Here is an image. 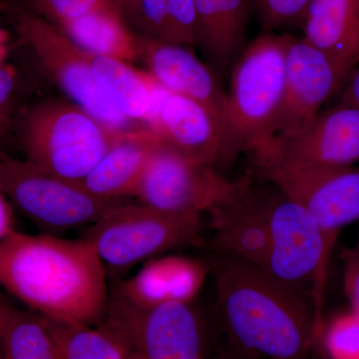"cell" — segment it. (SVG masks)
<instances>
[{"instance_id":"6da1fadb","label":"cell","mask_w":359,"mask_h":359,"mask_svg":"<svg viewBox=\"0 0 359 359\" xmlns=\"http://www.w3.org/2000/svg\"><path fill=\"white\" fill-rule=\"evenodd\" d=\"M215 256L210 273L230 344L262 359H309L323 323L314 302L257 264Z\"/></svg>"},{"instance_id":"7a4b0ae2","label":"cell","mask_w":359,"mask_h":359,"mask_svg":"<svg viewBox=\"0 0 359 359\" xmlns=\"http://www.w3.org/2000/svg\"><path fill=\"white\" fill-rule=\"evenodd\" d=\"M107 273L86 238L13 231L0 244V287L35 313L91 327L109 302Z\"/></svg>"},{"instance_id":"3957f363","label":"cell","mask_w":359,"mask_h":359,"mask_svg":"<svg viewBox=\"0 0 359 359\" xmlns=\"http://www.w3.org/2000/svg\"><path fill=\"white\" fill-rule=\"evenodd\" d=\"M126 131L111 128L74 103L55 100L28 111L18 135L26 160L80 184Z\"/></svg>"},{"instance_id":"277c9868","label":"cell","mask_w":359,"mask_h":359,"mask_svg":"<svg viewBox=\"0 0 359 359\" xmlns=\"http://www.w3.org/2000/svg\"><path fill=\"white\" fill-rule=\"evenodd\" d=\"M290 37L261 35L233 63L226 94V130L237 157L254 154L268 143L285 91Z\"/></svg>"},{"instance_id":"5b68a950","label":"cell","mask_w":359,"mask_h":359,"mask_svg":"<svg viewBox=\"0 0 359 359\" xmlns=\"http://www.w3.org/2000/svg\"><path fill=\"white\" fill-rule=\"evenodd\" d=\"M82 238L95 248L106 273L119 276L169 250L203 244L201 215L117 202Z\"/></svg>"},{"instance_id":"8992f818","label":"cell","mask_w":359,"mask_h":359,"mask_svg":"<svg viewBox=\"0 0 359 359\" xmlns=\"http://www.w3.org/2000/svg\"><path fill=\"white\" fill-rule=\"evenodd\" d=\"M266 212L269 250L264 271L309 297L321 316L328 257L334 242L302 205L269 181Z\"/></svg>"},{"instance_id":"52a82bcc","label":"cell","mask_w":359,"mask_h":359,"mask_svg":"<svg viewBox=\"0 0 359 359\" xmlns=\"http://www.w3.org/2000/svg\"><path fill=\"white\" fill-rule=\"evenodd\" d=\"M0 189L13 204L46 233L95 224L118 201L94 197L81 184L59 178L0 151Z\"/></svg>"},{"instance_id":"ba28073f","label":"cell","mask_w":359,"mask_h":359,"mask_svg":"<svg viewBox=\"0 0 359 359\" xmlns=\"http://www.w3.org/2000/svg\"><path fill=\"white\" fill-rule=\"evenodd\" d=\"M104 318L105 330L142 359H204V328L191 302L141 309L114 292Z\"/></svg>"},{"instance_id":"9c48e42d","label":"cell","mask_w":359,"mask_h":359,"mask_svg":"<svg viewBox=\"0 0 359 359\" xmlns=\"http://www.w3.org/2000/svg\"><path fill=\"white\" fill-rule=\"evenodd\" d=\"M15 25L40 67L75 105L111 128L131 130L99 88L86 51L39 14L20 13Z\"/></svg>"},{"instance_id":"30bf717a","label":"cell","mask_w":359,"mask_h":359,"mask_svg":"<svg viewBox=\"0 0 359 359\" xmlns=\"http://www.w3.org/2000/svg\"><path fill=\"white\" fill-rule=\"evenodd\" d=\"M257 176L302 205L332 242L340 229L359 219V168L313 166L261 161Z\"/></svg>"},{"instance_id":"8fae6325","label":"cell","mask_w":359,"mask_h":359,"mask_svg":"<svg viewBox=\"0 0 359 359\" xmlns=\"http://www.w3.org/2000/svg\"><path fill=\"white\" fill-rule=\"evenodd\" d=\"M235 186L218 168L185 157L161 144L149 162L135 197L162 211L202 216L217 207Z\"/></svg>"},{"instance_id":"7c38bea8","label":"cell","mask_w":359,"mask_h":359,"mask_svg":"<svg viewBox=\"0 0 359 359\" xmlns=\"http://www.w3.org/2000/svg\"><path fill=\"white\" fill-rule=\"evenodd\" d=\"M347 75L346 70L304 39L290 36L282 103L263 148L289 140L308 129L323 104L341 88Z\"/></svg>"},{"instance_id":"4fadbf2b","label":"cell","mask_w":359,"mask_h":359,"mask_svg":"<svg viewBox=\"0 0 359 359\" xmlns=\"http://www.w3.org/2000/svg\"><path fill=\"white\" fill-rule=\"evenodd\" d=\"M252 174L235 181L226 199L209 212L215 252L266 269L269 250L266 181Z\"/></svg>"},{"instance_id":"5bb4252c","label":"cell","mask_w":359,"mask_h":359,"mask_svg":"<svg viewBox=\"0 0 359 359\" xmlns=\"http://www.w3.org/2000/svg\"><path fill=\"white\" fill-rule=\"evenodd\" d=\"M261 161L313 166L347 167L359 162V108L337 103L323 111L294 138L250 155Z\"/></svg>"},{"instance_id":"9a60e30c","label":"cell","mask_w":359,"mask_h":359,"mask_svg":"<svg viewBox=\"0 0 359 359\" xmlns=\"http://www.w3.org/2000/svg\"><path fill=\"white\" fill-rule=\"evenodd\" d=\"M149 128L165 146L189 159L216 168L237 159L218 120L207 108L166 89L158 99Z\"/></svg>"},{"instance_id":"2e32d148","label":"cell","mask_w":359,"mask_h":359,"mask_svg":"<svg viewBox=\"0 0 359 359\" xmlns=\"http://www.w3.org/2000/svg\"><path fill=\"white\" fill-rule=\"evenodd\" d=\"M140 60L145 63L148 74L163 88L188 97L207 108L218 120L229 141L226 93L212 71L182 45L140 37Z\"/></svg>"},{"instance_id":"e0dca14e","label":"cell","mask_w":359,"mask_h":359,"mask_svg":"<svg viewBox=\"0 0 359 359\" xmlns=\"http://www.w3.org/2000/svg\"><path fill=\"white\" fill-rule=\"evenodd\" d=\"M210 264L181 256L153 257L115 292L137 308L148 309L170 302L190 304L199 294Z\"/></svg>"},{"instance_id":"ac0fdd59","label":"cell","mask_w":359,"mask_h":359,"mask_svg":"<svg viewBox=\"0 0 359 359\" xmlns=\"http://www.w3.org/2000/svg\"><path fill=\"white\" fill-rule=\"evenodd\" d=\"M161 144L149 127L128 130L80 184L101 200L135 197L149 162Z\"/></svg>"},{"instance_id":"d6986e66","label":"cell","mask_w":359,"mask_h":359,"mask_svg":"<svg viewBox=\"0 0 359 359\" xmlns=\"http://www.w3.org/2000/svg\"><path fill=\"white\" fill-rule=\"evenodd\" d=\"M304 39L347 73L359 61V0H311Z\"/></svg>"},{"instance_id":"ffe728a7","label":"cell","mask_w":359,"mask_h":359,"mask_svg":"<svg viewBox=\"0 0 359 359\" xmlns=\"http://www.w3.org/2000/svg\"><path fill=\"white\" fill-rule=\"evenodd\" d=\"M87 55L96 83L113 107L129 121L149 124L164 88L128 63L88 52Z\"/></svg>"},{"instance_id":"44dd1931","label":"cell","mask_w":359,"mask_h":359,"mask_svg":"<svg viewBox=\"0 0 359 359\" xmlns=\"http://www.w3.org/2000/svg\"><path fill=\"white\" fill-rule=\"evenodd\" d=\"M198 45L219 67L235 63L244 50L249 0H195Z\"/></svg>"},{"instance_id":"7402d4cb","label":"cell","mask_w":359,"mask_h":359,"mask_svg":"<svg viewBox=\"0 0 359 359\" xmlns=\"http://www.w3.org/2000/svg\"><path fill=\"white\" fill-rule=\"evenodd\" d=\"M55 26L90 54L126 63L140 60V37L130 29L118 9H98Z\"/></svg>"},{"instance_id":"603a6c76","label":"cell","mask_w":359,"mask_h":359,"mask_svg":"<svg viewBox=\"0 0 359 359\" xmlns=\"http://www.w3.org/2000/svg\"><path fill=\"white\" fill-rule=\"evenodd\" d=\"M2 359H62L42 316L0 299Z\"/></svg>"},{"instance_id":"cb8c5ba5","label":"cell","mask_w":359,"mask_h":359,"mask_svg":"<svg viewBox=\"0 0 359 359\" xmlns=\"http://www.w3.org/2000/svg\"><path fill=\"white\" fill-rule=\"evenodd\" d=\"M43 318V316H42ZM62 359H125L126 349L108 330L43 318Z\"/></svg>"},{"instance_id":"d4e9b609","label":"cell","mask_w":359,"mask_h":359,"mask_svg":"<svg viewBox=\"0 0 359 359\" xmlns=\"http://www.w3.org/2000/svg\"><path fill=\"white\" fill-rule=\"evenodd\" d=\"M124 20L127 25L133 26L138 36L175 44L166 0H138Z\"/></svg>"},{"instance_id":"484cf974","label":"cell","mask_w":359,"mask_h":359,"mask_svg":"<svg viewBox=\"0 0 359 359\" xmlns=\"http://www.w3.org/2000/svg\"><path fill=\"white\" fill-rule=\"evenodd\" d=\"M325 346L332 359H359V316L339 314L330 323L325 334Z\"/></svg>"},{"instance_id":"4316f807","label":"cell","mask_w":359,"mask_h":359,"mask_svg":"<svg viewBox=\"0 0 359 359\" xmlns=\"http://www.w3.org/2000/svg\"><path fill=\"white\" fill-rule=\"evenodd\" d=\"M33 4L40 16L54 25L98 9L115 8L121 13L117 0H33Z\"/></svg>"},{"instance_id":"83f0119b","label":"cell","mask_w":359,"mask_h":359,"mask_svg":"<svg viewBox=\"0 0 359 359\" xmlns=\"http://www.w3.org/2000/svg\"><path fill=\"white\" fill-rule=\"evenodd\" d=\"M175 44L198 45V16L195 0H166Z\"/></svg>"},{"instance_id":"f1b7e54d","label":"cell","mask_w":359,"mask_h":359,"mask_svg":"<svg viewBox=\"0 0 359 359\" xmlns=\"http://www.w3.org/2000/svg\"><path fill=\"white\" fill-rule=\"evenodd\" d=\"M20 78L11 65L0 62V139L8 133L15 119Z\"/></svg>"},{"instance_id":"f546056e","label":"cell","mask_w":359,"mask_h":359,"mask_svg":"<svg viewBox=\"0 0 359 359\" xmlns=\"http://www.w3.org/2000/svg\"><path fill=\"white\" fill-rule=\"evenodd\" d=\"M309 1L311 0H259L262 21L268 29L302 21Z\"/></svg>"},{"instance_id":"4dcf8cb0","label":"cell","mask_w":359,"mask_h":359,"mask_svg":"<svg viewBox=\"0 0 359 359\" xmlns=\"http://www.w3.org/2000/svg\"><path fill=\"white\" fill-rule=\"evenodd\" d=\"M340 257L344 292L351 304V311L359 316V254L355 249H346Z\"/></svg>"},{"instance_id":"1f68e13d","label":"cell","mask_w":359,"mask_h":359,"mask_svg":"<svg viewBox=\"0 0 359 359\" xmlns=\"http://www.w3.org/2000/svg\"><path fill=\"white\" fill-rule=\"evenodd\" d=\"M339 95L337 103L359 108V61L347 75Z\"/></svg>"},{"instance_id":"d6a6232c","label":"cell","mask_w":359,"mask_h":359,"mask_svg":"<svg viewBox=\"0 0 359 359\" xmlns=\"http://www.w3.org/2000/svg\"><path fill=\"white\" fill-rule=\"evenodd\" d=\"M13 231L15 230L11 204L0 189V244Z\"/></svg>"},{"instance_id":"836d02e7","label":"cell","mask_w":359,"mask_h":359,"mask_svg":"<svg viewBox=\"0 0 359 359\" xmlns=\"http://www.w3.org/2000/svg\"><path fill=\"white\" fill-rule=\"evenodd\" d=\"M212 359H262L252 354L245 353L237 347L231 346L223 349L221 353L217 354Z\"/></svg>"},{"instance_id":"e575fe53","label":"cell","mask_w":359,"mask_h":359,"mask_svg":"<svg viewBox=\"0 0 359 359\" xmlns=\"http://www.w3.org/2000/svg\"><path fill=\"white\" fill-rule=\"evenodd\" d=\"M117 1L118 4H119L123 18H125L130 13H131L132 11H133L138 0H117Z\"/></svg>"},{"instance_id":"d590c367","label":"cell","mask_w":359,"mask_h":359,"mask_svg":"<svg viewBox=\"0 0 359 359\" xmlns=\"http://www.w3.org/2000/svg\"><path fill=\"white\" fill-rule=\"evenodd\" d=\"M6 55V39L4 33L0 32V62H4Z\"/></svg>"},{"instance_id":"8d00e7d4","label":"cell","mask_w":359,"mask_h":359,"mask_svg":"<svg viewBox=\"0 0 359 359\" xmlns=\"http://www.w3.org/2000/svg\"><path fill=\"white\" fill-rule=\"evenodd\" d=\"M125 359H142L140 356L137 355V354L128 353L126 351V358Z\"/></svg>"},{"instance_id":"74e56055","label":"cell","mask_w":359,"mask_h":359,"mask_svg":"<svg viewBox=\"0 0 359 359\" xmlns=\"http://www.w3.org/2000/svg\"><path fill=\"white\" fill-rule=\"evenodd\" d=\"M0 359H2V335H1V325H0Z\"/></svg>"},{"instance_id":"f35d334b","label":"cell","mask_w":359,"mask_h":359,"mask_svg":"<svg viewBox=\"0 0 359 359\" xmlns=\"http://www.w3.org/2000/svg\"><path fill=\"white\" fill-rule=\"evenodd\" d=\"M355 250H356V252H358L359 254V241H358V247L355 248Z\"/></svg>"}]
</instances>
